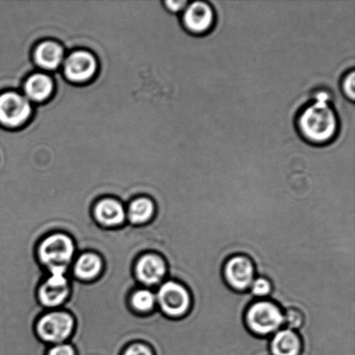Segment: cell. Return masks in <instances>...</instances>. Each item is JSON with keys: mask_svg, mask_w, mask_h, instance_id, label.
I'll list each match as a JSON object with an SVG mask.
<instances>
[{"mask_svg": "<svg viewBox=\"0 0 355 355\" xmlns=\"http://www.w3.org/2000/svg\"><path fill=\"white\" fill-rule=\"evenodd\" d=\"M78 253L74 240L64 232L50 233L38 243L37 257L45 270L52 267H66L71 269Z\"/></svg>", "mask_w": 355, "mask_h": 355, "instance_id": "3957f363", "label": "cell"}, {"mask_svg": "<svg viewBox=\"0 0 355 355\" xmlns=\"http://www.w3.org/2000/svg\"><path fill=\"white\" fill-rule=\"evenodd\" d=\"M189 1L190 0H166L162 2V5L169 14H173V15L180 14V15L186 9Z\"/></svg>", "mask_w": 355, "mask_h": 355, "instance_id": "cb8c5ba5", "label": "cell"}, {"mask_svg": "<svg viewBox=\"0 0 355 355\" xmlns=\"http://www.w3.org/2000/svg\"><path fill=\"white\" fill-rule=\"evenodd\" d=\"M104 263L98 254L93 252L79 253L72 266L73 278L85 282H93L102 275Z\"/></svg>", "mask_w": 355, "mask_h": 355, "instance_id": "4fadbf2b", "label": "cell"}, {"mask_svg": "<svg viewBox=\"0 0 355 355\" xmlns=\"http://www.w3.org/2000/svg\"><path fill=\"white\" fill-rule=\"evenodd\" d=\"M45 355H78V353L71 343H64L49 346Z\"/></svg>", "mask_w": 355, "mask_h": 355, "instance_id": "603a6c76", "label": "cell"}, {"mask_svg": "<svg viewBox=\"0 0 355 355\" xmlns=\"http://www.w3.org/2000/svg\"><path fill=\"white\" fill-rule=\"evenodd\" d=\"M168 264L164 257L156 252L142 254L135 261L134 274L138 284L151 288L168 279Z\"/></svg>", "mask_w": 355, "mask_h": 355, "instance_id": "30bf717a", "label": "cell"}, {"mask_svg": "<svg viewBox=\"0 0 355 355\" xmlns=\"http://www.w3.org/2000/svg\"><path fill=\"white\" fill-rule=\"evenodd\" d=\"M33 114L29 100L20 94L8 92L0 95V125L14 128L22 126Z\"/></svg>", "mask_w": 355, "mask_h": 355, "instance_id": "9c48e42d", "label": "cell"}, {"mask_svg": "<svg viewBox=\"0 0 355 355\" xmlns=\"http://www.w3.org/2000/svg\"><path fill=\"white\" fill-rule=\"evenodd\" d=\"M272 291V283L267 277L262 276H257L249 288L250 294L255 300L269 298Z\"/></svg>", "mask_w": 355, "mask_h": 355, "instance_id": "44dd1931", "label": "cell"}, {"mask_svg": "<svg viewBox=\"0 0 355 355\" xmlns=\"http://www.w3.org/2000/svg\"><path fill=\"white\" fill-rule=\"evenodd\" d=\"M281 309L284 312V328L298 331L304 324V312L295 306H285V307Z\"/></svg>", "mask_w": 355, "mask_h": 355, "instance_id": "ffe728a7", "label": "cell"}, {"mask_svg": "<svg viewBox=\"0 0 355 355\" xmlns=\"http://www.w3.org/2000/svg\"><path fill=\"white\" fill-rule=\"evenodd\" d=\"M46 270V276L38 285L37 298L42 307L47 311L62 307L71 295L69 268L52 267Z\"/></svg>", "mask_w": 355, "mask_h": 355, "instance_id": "277c9868", "label": "cell"}, {"mask_svg": "<svg viewBox=\"0 0 355 355\" xmlns=\"http://www.w3.org/2000/svg\"><path fill=\"white\" fill-rule=\"evenodd\" d=\"M121 355H155L154 350L144 343H134L125 347Z\"/></svg>", "mask_w": 355, "mask_h": 355, "instance_id": "7402d4cb", "label": "cell"}, {"mask_svg": "<svg viewBox=\"0 0 355 355\" xmlns=\"http://www.w3.org/2000/svg\"><path fill=\"white\" fill-rule=\"evenodd\" d=\"M355 71L354 68L347 69L340 76L338 89L344 99L353 103L355 101Z\"/></svg>", "mask_w": 355, "mask_h": 355, "instance_id": "d6986e66", "label": "cell"}, {"mask_svg": "<svg viewBox=\"0 0 355 355\" xmlns=\"http://www.w3.org/2000/svg\"><path fill=\"white\" fill-rule=\"evenodd\" d=\"M64 51L54 41H45L35 50V62L46 71H55L64 62Z\"/></svg>", "mask_w": 355, "mask_h": 355, "instance_id": "2e32d148", "label": "cell"}, {"mask_svg": "<svg viewBox=\"0 0 355 355\" xmlns=\"http://www.w3.org/2000/svg\"><path fill=\"white\" fill-rule=\"evenodd\" d=\"M155 295L157 309L166 318L180 319L191 311L193 299L190 291L180 282L168 278L159 285Z\"/></svg>", "mask_w": 355, "mask_h": 355, "instance_id": "52a82bcc", "label": "cell"}, {"mask_svg": "<svg viewBox=\"0 0 355 355\" xmlns=\"http://www.w3.org/2000/svg\"><path fill=\"white\" fill-rule=\"evenodd\" d=\"M130 306L138 315H148L157 309L156 295L148 288H138L130 295Z\"/></svg>", "mask_w": 355, "mask_h": 355, "instance_id": "ac0fdd59", "label": "cell"}, {"mask_svg": "<svg viewBox=\"0 0 355 355\" xmlns=\"http://www.w3.org/2000/svg\"><path fill=\"white\" fill-rule=\"evenodd\" d=\"M93 218L99 225L107 229H117L126 224V207L123 202L113 197H104L96 200L92 207Z\"/></svg>", "mask_w": 355, "mask_h": 355, "instance_id": "8fae6325", "label": "cell"}, {"mask_svg": "<svg viewBox=\"0 0 355 355\" xmlns=\"http://www.w3.org/2000/svg\"><path fill=\"white\" fill-rule=\"evenodd\" d=\"M74 318L65 311H49L35 323V333L38 339L48 346L69 342L74 332Z\"/></svg>", "mask_w": 355, "mask_h": 355, "instance_id": "8992f818", "label": "cell"}, {"mask_svg": "<svg viewBox=\"0 0 355 355\" xmlns=\"http://www.w3.org/2000/svg\"><path fill=\"white\" fill-rule=\"evenodd\" d=\"M156 207L154 200L147 196H139L130 200L126 208L128 224L141 226L154 218Z\"/></svg>", "mask_w": 355, "mask_h": 355, "instance_id": "9a60e30c", "label": "cell"}, {"mask_svg": "<svg viewBox=\"0 0 355 355\" xmlns=\"http://www.w3.org/2000/svg\"><path fill=\"white\" fill-rule=\"evenodd\" d=\"M243 321L250 333L260 337H270L284 327V312L270 299L250 302L243 315Z\"/></svg>", "mask_w": 355, "mask_h": 355, "instance_id": "7a4b0ae2", "label": "cell"}, {"mask_svg": "<svg viewBox=\"0 0 355 355\" xmlns=\"http://www.w3.org/2000/svg\"><path fill=\"white\" fill-rule=\"evenodd\" d=\"M98 68L96 58L86 51H76L69 55L64 62L66 79L73 83H85L96 75Z\"/></svg>", "mask_w": 355, "mask_h": 355, "instance_id": "7c38bea8", "label": "cell"}, {"mask_svg": "<svg viewBox=\"0 0 355 355\" xmlns=\"http://www.w3.org/2000/svg\"><path fill=\"white\" fill-rule=\"evenodd\" d=\"M269 350L270 355H301V336L297 331L284 327L270 337Z\"/></svg>", "mask_w": 355, "mask_h": 355, "instance_id": "5bb4252c", "label": "cell"}, {"mask_svg": "<svg viewBox=\"0 0 355 355\" xmlns=\"http://www.w3.org/2000/svg\"><path fill=\"white\" fill-rule=\"evenodd\" d=\"M54 83L50 76L37 73L31 76L24 85L26 98L35 103H42L51 96Z\"/></svg>", "mask_w": 355, "mask_h": 355, "instance_id": "e0dca14e", "label": "cell"}, {"mask_svg": "<svg viewBox=\"0 0 355 355\" xmlns=\"http://www.w3.org/2000/svg\"><path fill=\"white\" fill-rule=\"evenodd\" d=\"M180 26L193 37H204L215 30L218 14L210 0H191L179 17Z\"/></svg>", "mask_w": 355, "mask_h": 355, "instance_id": "5b68a950", "label": "cell"}, {"mask_svg": "<svg viewBox=\"0 0 355 355\" xmlns=\"http://www.w3.org/2000/svg\"><path fill=\"white\" fill-rule=\"evenodd\" d=\"M223 279L230 288L239 293L249 291L257 277L253 260L245 254H235L225 260L222 268Z\"/></svg>", "mask_w": 355, "mask_h": 355, "instance_id": "ba28073f", "label": "cell"}, {"mask_svg": "<svg viewBox=\"0 0 355 355\" xmlns=\"http://www.w3.org/2000/svg\"><path fill=\"white\" fill-rule=\"evenodd\" d=\"M294 126L299 138L311 147L326 148L337 141L342 119L331 87L319 85L312 89L311 98L295 114Z\"/></svg>", "mask_w": 355, "mask_h": 355, "instance_id": "6da1fadb", "label": "cell"}]
</instances>
